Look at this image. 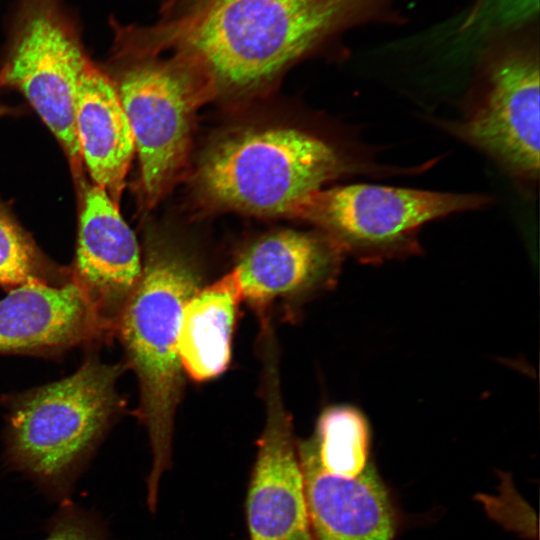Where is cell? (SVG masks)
Returning a JSON list of instances; mask_svg holds the SVG:
<instances>
[{
	"label": "cell",
	"mask_w": 540,
	"mask_h": 540,
	"mask_svg": "<svg viewBox=\"0 0 540 540\" xmlns=\"http://www.w3.org/2000/svg\"><path fill=\"white\" fill-rule=\"evenodd\" d=\"M380 1L219 0L174 14L157 35L206 84L246 89L364 20Z\"/></svg>",
	"instance_id": "obj_1"
},
{
	"label": "cell",
	"mask_w": 540,
	"mask_h": 540,
	"mask_svg": "<svg viewBox=\"0 0 540 540\" xmlns=\"http://www.w3.org/2000/svg\"><path fill=\"white\" fill-rule=\"evenodd\" d=\"M200 287L201 275L188 257L174 249L153 248L116 325L139 382L137 414L152 451L147 477L151 512L157 509L160 479L172 464L174 417L183 386L178 356L182 312Z\"/></svg>",
	"instance_id": "obj_2"
},
{
	"label": "cell",
	"mask_w": 540,
	"mask_h": 540,
	"mask_svg": "<svg viewBox=\"0 0 540 540\" xmlns=\"http://www.w3.org/2000/svg\"><path fill=\"white\" fill-rule=\"evenodd\" d=\"M122 368L88 358L72 375L30 390L14 403L5 462L51 501L71 500L75 484L121 406Z\"/></svg>",
	"instance_id": "obj_3"
},
{
	"label": "cell",
	"mask_w": 540,
	"mask_h": 540,
	"mask_svg": "<svg viewBox=\"0 0 540 540\" xmlns=\"http://www.w3.org/2000/svg\"><path fill=\"white\" fill-rule=\"evenodd\" d=\"M355 170L322 139L272 128L219 142L202 162L197 180L203 196L219 207L288 215L303 198Z\"/></svg>",
	"instance_id": "obj_4"
},
{
	"label": "cell",
	"mask_w": 540,
	"mask_h": 540,
	"mask_svg": "<svg viewBox=\"0 0 540 540\" xmlns=\"http://www.w3.org/2000/svg\"><path fill=\"white\" fill-rule=\"evenodd\" d=\"M490 202L482 194L352 184L316 190L288 215L320 226L343 254L380 264L421 253L418 236L426 223Z\"/></svg>",
	"instance_id": "obj_5"
},
{
	"label": "cell",
	"mask_w": 540,
	"mask_h": 540,
	"mask_svg": "<svg viewBox=\"0 0 540 540\" xmlns=\"http://www.w3.org/2000/svg\"><path fill=\"white\" fill-rule=\"evenodd\" d=\"M91 62L58 0H25L0 68V87L22 93L59 142L78 183L84 167L74 112Z\"/></svg>",
	"instance_id": "obj_6"
},
{
	"label": "cell",
	"mask_w": 540,
	"mask_h": 540,
	"mask_svg": "<svg viewBox=\"0 0 540 540\" xmlns=\"http://www.w3.org/2000/svg\"><path fill=\"white\" fill-rule=\"evenodd\" d=\"M204 84L177 60H143L115 83L132 130L146 206L158 202L185 163Z\"/></svg>",
	"instance_id": "obj_7"
},
{
	"label": "cell",
	"mask_w": 540,
	"mask_h": 540,
	"mask_svg": "<svg viewBox=\"0 0 540 540\" xmlns=\"http://www.w3.org/2000/svg\"><path fill=\"white\" fill-rule=\"evenodd\" d=\"M460 139L481 149L509 173L536 180L539 172V62L523 49L488 65L466 114L448 124Z\"/></svg>",
	"instance_id": "obj_8"
},
{
	"label": "cell",
	"mask_w": 540,
	"mask_h": 540,
	"mask_svg": "<svg viewBox=\"0 0 540 540\" xmlns=\"http://www.w3.org/2000/svg\"><path fill=\"white\" fill-rule=\"evenodd\" d=\"M265 358L266 422L246 498L250 540H316L277 363L273 355Z\"/></svg>",
	"instance_id": "obj_9"
},
{
	"label": "cell",
	"mask_w": 540,
	"mask_h": 540,
	"mask_svg": "<svg viewBox=\"0 0 540 540\" xmlns=\"http://www.w3.org/2000/svg\"><path fill=\"white\" fill-rule=\"evenodd\" d=\"M77 250L70 280L80 289L108 336L142 271L133 231L105 189L83 180Z\"/></svg>",
	"instance_id": "obj_10"
},
{
	"label": "cell",
	"mask_w": 540,
	"mask_h": 540,
	"mask_svg": "<svg viewBox=\"0 0 540 540\" xmlns=\"http://www.w3.org/2000/svg\"><path fill=\"white\" fill-rule=\"evenodd\" d=\"M297 451L316 540H393L394 510L372 463L347 477L323 469L307 442Z\"/></svg>",
	"instance_id": "obj_11"
},
{
	"label": "cell",
	"mask_w": 540,
	"mask_h": 540,
	"mask_svg": "<svg viewBox=\"0 0 540 540\" xmlns=\"http://www.w3.org/2000/svg\"><path fill=\"white\" fill-rule=\"evenodd\" d=\"M105 336L71 280L27 283L0 300V354L60 352Z\"/></svg>",
	"instance_id": "obj_12"
},
{
	"label": "cell",
	"mask_w": 540,
	"mask_h": 540,
	"mask_svg": "<svg viewBox=\"0 0 540 540\" xmlns=\"http://www.w3.org/2000/svg\"><path fill=\"white\" fill-rule=\"evenodd\" d=\"M343 255L328 236L283 231L253 245L232 272L242 299L260 306L331 286Z\"/></svg>",
	"instance_id": "obj_13"
},
{
	"label": "cell",
	"mask_w": 540,
	"mask_h": 540,
	"mask_svg": "<svg viewBox=\"0 0 540 540\" xmlns=\"http://www.w3.org/2000/svg\"><path fill=\"white\" fill-rule=\"evenodd\" d=\"M74 126L83 167L92 183L118 203L135 144L115 83L93 62L80 81Z\"/></svg>",
	"instance_id": "obj_14"
},
{
	"label": "cell",
	"mask_w": 540,
	"mask_h": 540,
	"mask_svg": "<svg viewBox=\"0 0 540 540\" xmlns=\"http://www.w3.org/2000/svg\"><path fill=\"white\" fill-rule=\"evenodd\" d=\"M241 290L231 271L200 287L186 303L178 336L182 369L195 381L224 372L231 357V340Z\"/></svg>",
	"instance_id": "obj_15"
},
{
	"label": "cell",
	"mask_w": 540,
	"mask_h": 540,
	"mask_svg": "<svg viewBox=\"0 0 540 540\" xmlns=\"http://www.w3.org/2000/svg\"><path fill=\"white\" fill-rule=\"evenodd\" d=\"M320 466L347 477L362 474L369 466L370 431L361 412L349 406L325 410L316 435L307 441Z\"/></svg>",
	"instance_id": "obj_16"
},
{
	"label": "cell",
	"mask_w": 540,
	"mask_h": 540,
	"mask_svg": "<svg viewBox=\"0 0 540 540\" xmlns=\"http://www.w3.org/2000/svg\"><path fill=\"white\" fill-rule=\"evenodd\" d=\"M50 272L31 237L0 203V285L11 290L32 282L50 283Z\"/></svg>",
	"instance_id": "obj_17"
},
{
	"label": "cell",
	"mask_w": 540,
	"mask_h": 540,
	"mask_svg": "<svg viewBox=\"0 0 540 540\" xmlns=\"http://www.w3.org/2000/svg\"><path fill=\"white\" fill-rule=\"evenodd\" d=\"M59 505L46 522L42 540H111L107 523L98 512L71 500Z\"/></svg>",
	"instance_id": "obj_18"
},
{
	"label": "cell",
	"mask_w": 540,
	"mask_h": 540,
	"mask_svg": "<svg viewBox=\"0 0 540 540\" xmlns=\"http://www.w3.org/2000/svg\"><path fill=\"white\" fill-rule=\"evenodd\" d=\"M538 11V0H497L493 11L495 23L512 26L523 23Z\"/></svg>",
	"instance_id": "obj_19"
},
{
	"label": "cell",
	"mask_w": 540,
	"mask_h": 540,
	"mask_svg": "<svg viewBox=\"0 0 540 540\" xmlns=\"http://www.w3.org/2000/svg\"><path fill=\"white\" fill-rule=\"evenodd\" d=\"M219 0H189V4L182 5V10H191Z\"/></svg>",
	"instance_id": "obj_20"
},
{
	"label": "cell",
	"mask_w": 540,
	"mask_h": 540,
	"mask_svg": "<svg viewBox=\"0 0 540 540\" xmlns=\"http://www.w3.org/2000/svg\"><path fill=\"white\" fill-rule=\"evenodd\" d=\"M14 110L0 103V117L13 114Z\"/></svg>",
	"instance_id": "obj_21"
}]
</instances>
